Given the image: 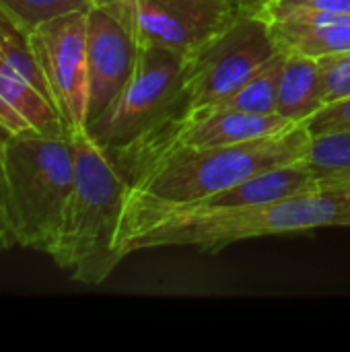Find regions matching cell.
<instances>
[{
    "label": "cell",
    "instance_id": "6da1fadb",
    "mask_svg": "<svg viewBox=\"0 0 350 352\" xmlns=\"http://www.w3.org/2000/svg\"><path fill=\"white\" fill-rule=\"evenodd\" d=\"M322 227H350V186L239 206L169 202L128 188L118 243L122 258L157 248L217 254L237 241Z\"/></svg>",
    "mask_w": 350,
    "mask_h": 352
},
{
    "label": "cell",
    "instance_id": "7a4b0ae2",
    "mask_svg": "<svg viewBox=\"0 0 350 352\" xmlns=\"http://www.w3.org/2000/svg\"><path fill=\"white\" fill-rule=\"evenodd\" d=\"M72 138L74 186L47 256L72 280L97 287L124 260L118 241L128 182L89 132Z\"/></svg>",
    "mask_w": 350,
    "mask_h": 352
},
{
    "label": "cell",
    "instance_id": "3957f363",
    "mask_svg": "<svg viewBox=\"0 0 350 352\" xmlns=\"http://www.w3.org/2000/svg\"><path fill=\"white\" fill-rule=\"evenodd\" d=\"M74 186L70 134H8L0 140V200L14 245L47 254Z\"/></svg>",
    "mask_w": 350,
    "mask_h": 352
},
{
    "label": "cell",
    "instance_id": "277c9868",
    "mask_svg": "<svg viewBox=\"0 0 350 352\" xmlns=\"http://www.w3.org/2000/svg\"><path fill=\"white\" fill-rule=\"evenodd\" d=\"M311 132L305 124L248 142L182 148L144 167L128 188L169 202H200L266 169L303 159Z\"/></svg>",
    "mask_w": 350,
    "mask_h": 352
},
{
    "label": "cell",
    "instance_id": "5b68a950",
    "mask_svg": "<svg viewBox=\"0 0 350 352\" xmlns=\"http://www.w3.org/2000/svg\"><path fill=\"white\" fill-rule=\"evenodd\" d=\"M184 70L182 56L157 45H138L128 82L89 124L91 138L107 155H118L182 118L186 111Z\"/></svg>",
    "mask_w": 350,
    "mask_h": 352
},
{
    "label": "cell",
    "instance_id": "8992f818",
    "mask_svg": "<svg viewBox=\"0 0 350 352\" xmlns=\"http://www.w3.org/2000/svg\"><path fill=\"white\" fill-rule=\"evenodd\" d=\"M278 43L266 16L243 14L212 43L186 60V111L204 109L252 78L274 54Z\"/></svg>",
    "mask_w": 350,
    "mask_h": 352
},
{
    "label": "cell",
    "instance_id": "52a82bcc",
    "mask_svg": "<svg viewBox=\"0 0 350 352\" xmlns=\"http://www.w3.org/2000/svg\"><path fill=\"white\" fill-rule=\"evenodd\" d=\"M29 41L66 132L70 136L87 132V10L66 12L39 23L29 31Z\"/></svg>",
    "mask_w": 350,
    "mask_h": 352
},
{
    "label": "cell",
    "instance_id": "ba28073f",
    "mask_svg": "<svg viewBox=\"0 0 350 352\" xmlns=\"http://www.w3.org/2000/svg\"><path fill=\"white\" fill-rule=\"evenodd\" d=\"M130 25L138 45L165 47L184 60L194 58L243 10L231 0H109Z\"/></svg>",
    "mask_w": 350,
    "mask_h": 352
},
{
    "label": "cell",
    "instance_id": "9c48e42d",
    "mask_svg": "<svg viewBox=\"0 0 350 352\" xmlns=\"http://www.w3.org/2000/svg\"><path fill=\"white\" fill-rule=\"evenodd\" d=\"M136 56L138 41L124 14L109 0H95L87 8L89 124L124 89Z\"/></svg>",
    "mask_w": 350,
    "mask_h": 352
},
{
    "label": "cell",
    "instance_id": "30bf717a",
    "mask_svg": "<svg viewBox=\"0 0 350 352\" xmlns=\"http://www.w3.org/2000/svg\"><path fill=\"white\" fill-rule=\"evenodd\" d=\"M0 128L6 134H68L52 99L0 60Z\"/></svg>",
    "mask_w": 350,
    "mask_h": 352
},
{
    "label": "cell",
    "instance_id": "8fae6325",
    "mask_svg": "<svg viewBox=\"0 0 350 352\" xmlns=\"http://www.w3.org/2000/svg\"><path fill=\"white\" fill-rule=\"evenodd\" d=\"M330 190L324 188L314 173L305 167L301 159L293 163H285L272 169H266L262 173H256L241 184L219 192L206 200H200L198 204H210V206H239V204H272L281 200H289L301 194Z\"/></svg>",
    "mask_w": 350,
    "mask_h": 352
},
{
    "label": "cell",
    "instance_id": "7c38bea8",
    "mask_svg": "<svg viewBox=\"0 0 350 352\" xmlns=\"http://www.w3.org/2000/svg\"><path fill=\"white\" fill-rule=\"evenodd\" d=\"M283 52L285 62L278 76L276 113L295 124H305L326 105L322 66L318 58L289 50Z\"/></svg>",
    "mask_w": 350,
    "mask_h": 352
},
{
    "label": "cell",
    "instance_id": "4fadbf2b",
    "mask_svg": "<svg viewBox=\"0 0 350 352\" xmlns=\"http://www.w3.org/2000/svg\"><path fill=\"white\" fill-rule=\"evenodd\" d=\"M301 161L324 188L350 186V128L311 134Z\"/></svg>",
    "mask_w": 350,
    "mask_h": 352
},
{
    "label": "cell",
    "instance_id": "5bb4252c",
    "mask_svg": "<svg viewBox=\"0 0 350 352\" xmlns=\"http://www.w3.org/2000/svg\"><path fill=\"white\" fill-rule=\"evenodd\" d=\"M285 62V52L278 50L252 78L225 99L196 111H241V113H276L278 76ZM192 113V111H188Z\"/></svg>",
    "mask_w": 350,
    "mask_h": 352
},
{
    "label": "cell",
    "instance_id": "9a60e30c",
    "mask_svg": "<svg viewBox=\"0 0 350 352\" xmlns=\"http://www.w3.org/2000/svg\"><path fill=\"white\" fill-rule=\"evenodd\" d=\"M272 27V35L278 43V50L299 52L311 58H326L334 54L350 52V16L324 27Z\"/></svg>",
    "mask_w": 350,
    "mask_h": 352
},
{
    "label": "cell",
    "instance_id": "2e32d148",
    "mask_svg": "<svg viewBox=\"0 0 350 352\" xmlns=\"http://www.w3.org/2000/svg\"><path fill=\"white\" fill-rule=\"evenodd\" d=\"M95 0H0V10L19 23L25 31L35 29L39 23L54 16L87 10Z\"/></svg>",
    "mask_w": 350,
    "mask_h": 352
},
{
    "label": "cell",
    "instance_id": "e0dca14e",
    "mask_svg": "<svg viewBox=\"0 0 350 352\" xmlns=\"http://www.w3.org/2000/svg\"><path fill=\"white\" fill-rule=\"evenodd\" d=\"M318 60L324 78V103L330 105L350 97V52L318 58Z\"/></svg>",
    "mask_w": 350,
    "mask_h": 352
},
{
    "label": "cell",
    "instance_id": "ac0fdd59",
    "mask_svg": "<svg viewBox=\"0 0 350 352\" xmlns=\"http://www.w3.org/2000/svg\"><path fill=\"white\" fill-rule=\"evenodd\" d=\"M283 12H338L350 14V0H272L262 14Z\"/></svg>",
    "mask_w": 350,
    "mask_h": 352
},
{
    "label": "cell",
    "instance_id": "d6986e66",
    "mask_svg": "<svg viewBox=\"0 0 350 352\" xmlns=\"http://www.w3.org/2000/svg\"><path fill=\"white\" fill-rule=\"evenodd\" d=\"M305 126L311 134L350 128V97L322 107L316 116H311L305 122Z\"/></svg>",
    "mask_w": 350,
    "mask_h": 352
},
{
    "label": "cell",
    "instance_id": "ffe728a7",
    "mask_svg": "<svg viewBox=\"0 0 350 352\" xmlns=\"http://www.w3.org/2000/svg\"><path fill=\"white\" fill-rule=\"evenodd\" d=\"M10 248H14V239L10 235V229H8V223H6V214H4V208H2V200H0V252L10 250Z\"/></svg>",
    "mask_w": 350,
    "mask_h": 352
},
{
    "label": "cell",
    "instance_id": "44dd1931",
    "mask_svg": "<svg viewBox=\"0 0 350 352\" xmlns=\"http://www.w3.org/2000/svg\"><path fill=\"white\" fill-rule=\"evenodd\" d=\"M231 2L248 14H260L272 0H231Z\"/></svg>",
    "mask_w": 350,
    "mask_h": 352
},
{
    "label": "cell",
    "instance_id": "7402d4cb",
    "mask_svg": "<svg viewBox=\"0 0 350 352\" xmlns=\"http://www.w3.org/2000/svg\"><path fill=\"white\" fill-rule=\"evenodd\" d=\"M4 136H8V134H6V132H4V130H2V128H0V140H2V138H4Z\"/></svg>",
    "mask_w": 350,
    "mask_h": 352
}]
</instances>
